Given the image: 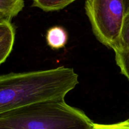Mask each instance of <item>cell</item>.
I'll use <instances>...</instances> for the list:
<instances>
[{"label": "cell", "mask_w": 129, "mask_h": 129, "mask_svg": "<svg viewBox=\"0 0 129 129\" xmlns=\"http://www.w3.org/2000/svg\"><path fill=\"white\" fill-rule=\"evenodd\" d=\"M78 83V74L64 66L1 75L0 114L35 103L64 100Z\"/></svg>", "instance_id": "cell-1"}, {"label": "cell", "mask_w": 129, "mask_h": 129, "mask_svg": "<svg viewBox=\"0 0 129 129\" xmlns=\"http://www.w3.org/2000/svg\"><path fill=\"white\" fill-rule=\"evenodd\" d=\"M91 120L64 100L31 104L0 114V129H89Z\"/></svg>", "instance_id": "cell-2"}, {"label": "cell", "mask_w": 129, "mask_h": 129, "mask_svg": "<svg viewBox=\"0 0 129 129\" xmlns=\"http://www.w3.org/2000/svg\"><path fill=\"white\" fill-rule=\"evenodd\" d=\"M85 10L98 41L114 50L125 15L123 0H86Z\"/></svg>", "instance_id": "cell-3"}, {"label": "cell", "mask_w": 129, "mask_h": 129, "mask_svg": "<svg viewBox=\"0 0 129 129\" xmlns=\"http://www.w3.org/2000/svg\"><path fill=\"white\" fill-rule=\"evenodd\" d=\"M15 39V28L11 21L0 23V65L12 51Z\"/></svg>", "instance_id": "cell-4"}, {"label": "cell", "mask_w": 129, "mask_h": 129, "mask_svg": "<svg viewBox=\"0 0 129 129\" xmlns=\"http://www.w3.org/2000/svg\"><path fill=\"white\" fill-rule=\"evenodd\" d=\"M68 32L62 26H52L47 31V43L52 49H60L64 47L68 42Z\"/></svg>", "instance_id": "cell-5"}, {"label": "cell", "mask_w": 129, "mask_h": 129, "mask_svg": "<svg viewBox=\"0 0 129 129\" xmlns=\"http://www.w3.org/2000/svg\"><path fill=\"white\" fill-rule=\"evenodd\" d=\"M76 0H32V6L44 11H54L64 8Z\"/></svg>", "instance_id": "cell-6"}, {"label": "cell", "mask_w": 129, "mask_h": 129, "mask_svg": "<svg viewBox=\"0 0 129 129\" xmlns=\"http://www.w3.org/2000/svg\"><path fill=\"white\" fill-rule=\"evenodd\" d=\"M24 6V0H0V12L13 18L22 11Z\"/></svg>", "instance_id": "cell-7"}, {"label": "cell", "mask_w": 129, "mask_h": 129, "mask_svg": "<svg viewBox=\"0 0 129 129\" xmlns=\"http://www.w3.org/2000/svg\"><path fill=\"white\" fill-rule=\"evenodd\" d=\"M129 49V13L125 15L119 40L114 52Z\"/></svg>", "instance_id": "cell-8"}, {"label": "cell", "mask_w": 129, "mask_h": 129, "mask_svg": "<svg viewBox=\"0 0 129 129\" xmlns=\"http://www.w3.org/2000/svg\"><path fill=\"white\" fill-rule=\"evenodd\" d=\"M115 60L120 72L129 82V49L115 52Z\"/></svg>", "instance_id": "cell-9"}, {"label": "cell", "mask_w": 129, "mask_h": 129, "mask_svg": "<svg viewBox=\"0 0 129 129\" xmlns=\"http://www.w3.org/2000/svg\"><path fill=\"white\" fill-rule=\"evenodd\" d=\"M89 129H129V120L112 124L93 123Z\"/></svg>", "instance_id": "cell-10"}, {"label": "cell", "mask_w": 129, "mask_h": 129, "mask_svg": "<svg viewBox=\"0 0 129 129\" xmlns=\"http://www.w3.org/2000/svg\"><path fill=\"white\" fill-rule=\"evenodd\" d=\"M12 18L9 16L8 15L0 12V23L4 22V21H11Z\"/></svg>", "instance_id": "cell-11"}, {"label": "cell", "mask_w": 129, "mask_h": 129, "mask_svg": "<svg viewBox=\"0 0 129 129\" xmlns=\"http://www.w3.org/2000/svg\"><path fill=\"white\" fill-rule=\"evenodd\" d=\"M125 8V13L126 14L129 13V0H123Z\"/></svg>", "instance_id": "cell-12"}, {"label": "cell", "mask_w": 129, "mask_h": 129, "mask_svg": "<svg viewBox=\"0 0 129 129\" xmlns=\"http://www.w3.org/2000/svg\"><path fill=\"white\" fill-rule=\"evenodd\" d=\"M128 120H129V118H128Z\"/></svg>", "instance_id": "cell-13"}]
</instances>
